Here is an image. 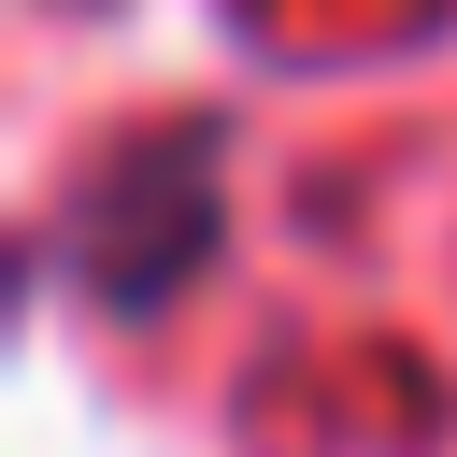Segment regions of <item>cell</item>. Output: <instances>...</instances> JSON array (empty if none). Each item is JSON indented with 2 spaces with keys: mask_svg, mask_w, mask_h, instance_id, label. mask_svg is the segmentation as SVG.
Returning <instances> with one entry per match:
<instances>
[{
  "mask_svg": "<svg viewBox=\"0 0 457 457\" xmlns=\"http://www.w3.org/2000/svg\"><path fill=\"white\" fill-rule=\"evenodd\" d=\"M200 243H214V143L200 129H157V143H129L86 200H71V286L86 300H171L186 271H200Z\"/></svg>",
  "mask_w": 457,
  "mask_h": 457,
  "instance_id": "1",
  "label": "cell"
}]
</instances>
